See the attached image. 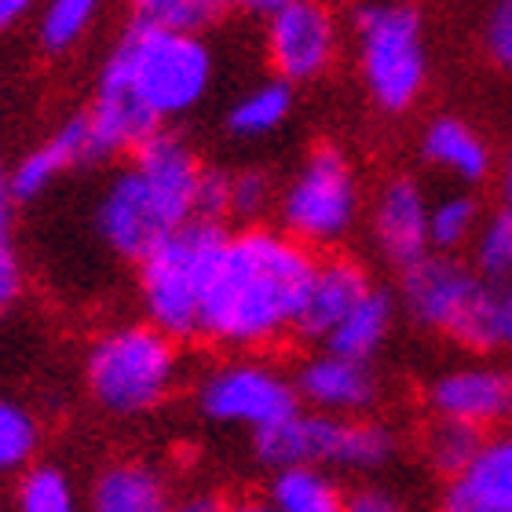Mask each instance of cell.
Listing matches in <instances>:
<instances>
[{
	"label": "cell",
	"mask_w": 512,
	"mask_h": 512,
	"mask_svg": "<svg viewBox=\"0 0 512 512\" xmlns=\"http://www.w3.org/2000/svg\"><path fill=\"white\" fill-rule=\"evenodd\" d=\"M315 249L282 227L246 224L216 253L202 308V337L227 352H264L297 333L315 278Z\"/></svg>",
	"instance_id": "obj_1"
},
{
	"label": "cell",
	"mask_w": 512,
	"mask_h": 512,
	"mask_svg": "<svg viewBox=\"0 0 512 512\" xmlns=\"http://www.w3.org/2000/svg\"><path fill=\"white\" fill-rule=\"evenodd\" d=\"M202 158L187 136L158 128L132 150V161L114 172L96 202L99 242L121 260L139 264L172 231L198 216Z\"/></svg>",
	"instance_id": "obj_2"
},
{
	"label": "cell",
	"mask_w": 512,
	"mask_h": 512,
	"mask_svg": "<svg viewBox=\"0 0 512 512\" xmlns=\"http://www.w3.org/2000/svg\"><path fill=\"white\" fill-rule=\"evenodd\" d=\"M103 74L132 88L139 103L165 125L202 107L213 88L216 59L202 30L136 19L107 55Z\"/></svg>",
	"instance_id": "obj_3"
},
{
	"label": "cell",
	"mask_w": 512,
	"mask_h": 512,
	"mask_svg": "<svg viewBox=\"0 0 512 512\" xmlns=\"http://www.w3.org/2000/svg\"><path fill=\"white\" fill-rule=\"evenodd\" d=\"M183 377L180 341L154 322H121L92 341L85 355V384L103 414L132 421L154 414Z\"/></svg>",
	"instance_id": "obj_4"
},
{
	"label": "cell",
	"mask_w": 512,
	"mask_h": 512,
	"mask_svg": "<svg viewBox=\"0 0 512 512\" xmlns=\"http://www.w3.org/2000/svg\"><path fill=\"white\" fill-rule=\"evenodd\" d=\"M399 454V439L384 421L374 417H337L319 410H297L275 425L253 432V458L264 469L286 465H322L330 472H370L388 469Z\"/></svg>",
	"instance_id": "obj_5"
},
{
	"label": "cell",
	"mask_w": 512,
	"mask_h": 512,
	"mask_svg": "<svg viewBox=\"0 0 512 512\" xmlns=\"http://www.w3.org/2000/svg\"><path fill=\"white\" fill-rule=\"evenodd\" d=\"M355 63L381 114H406L428 85L425 19L410 0H359L352 11Z\"/></svg>",
	"instance_id": "obj_6"
},
{
	"label": "cell",
	"mask_w": 512,
	"mask_h": 512,
	"mask_svg": "<svg viewBox=\"0 0 512 512\" xmlns=\"http://www.w3.org/2000/svg\"><path fill=\"white\" fill-rule=\"evenodd\" d=\"M224 238L227 231L220 227V220L194 216L191 224L172 231L139 260L136 286L147 322H154L176 341L202 337L205 289Z\"/></svg>",
	"instance_id": "obj_7"
},
{
	"label": "cell",
	"mask_w": 512,
	"mask_h": 512,
	"mask_svg": "<svg viewBox=\"0 0 512 512\" xmlns=\"http://www.w3.org/2000/svg\"><path fill=\"white\" fill-rule=\"evenodd\" d=\"M403 311L469 352H494V282L454 253H425L399 278Z\"/></svg>",
	"instance_id": "obj_8"
},
{
	"label": "cell",
	"mask_w": 512,
	"mask_h": 512,
	"mask_svg": "<svg viewBox=\"0 0 512 512\" xmlns=\"http://www.w3.org/2000/svg\"><path fill=\"white\" fill-rule=\"evenodd\" d=\"M275 209L278 227L308 249L341 246L363 213V187L352 158L333 143L311 147L278 191Z\"/></svg>",
	"instance_id": "obj_9"
},
{
	"label": "cell",
	"mask_w": 512,
	"mask_h": 512,
	"mask_svg": "<svg viewBox=\"0 0 512 512\" xmlns=\"http://www.w3.org/2000/svg\"><path fill=\"white\" fill-rule=\"evenodd\" d=\"M194 403H198V414L213 425L260 432L282 417L297 414L300 395L293 374H286L282 366L260 359L256 352H238L213 363L198 377Z\"/></svg>",
	"instance_id": "obj_10"
},
{
	"label": "cell",
	"mask_w": 512,
	"mask_h": 512,
	"mask_svg": "<svg viewBox=\"0 0 512 512\" xmlns=\"http://www.w3.org/2000/svg\"><path fill=\"white\" fill-rule=\"evenodd\" d=\"M264 55L275 77L311 85L333 70L341 55V19L326 0H297L267 15Z\"/></svg>",
	"instance_id": "obj_11"
},
{
	"label": "cell",
	"mask_w": 512,
	"mask_h": 512,
	"mask_svg": "<svg viewBox=\"0 0 512 512\" xmlns=\"http://www.w3.org/2000/svg\"><path fill=\"white\" fill-rule=\"evenodd\" d=\"M425 403L432 417L465 421L483 432L505 428L512 425V366L487 359L447 366L428 381Z\"/></svg>",
	"instance_id": "obj_12"
},
{
	"label": "cell",
	"mask_w": 512,
	"mask_h": 512,
	"mask_svg": "<svg viewBox=\"0 0 512 512\" xmlns=\"http://www.w3.org/2000/svg\"><path fill=\"white\" fill-rule=\"evenodd\" d=\"M293 384H297L300 403L308 406V410L337 417L374 414L384 395L381 374L374 370V363L330 352V348L308 355L293 370Z\"/></svg>",
	"instance_id": "obj_13"
},
{
	"label": "cell",
	"mask_w": 512,
	"mask_h": 512,
	"mask_svg": "<svg viewBox=\"0 0 512 512\" xmlns=\"http://www.w3.org/2000/svg\"><path fill=\"white\" fill-rule=\"evenodd\" d=\"M428 213H432V202L414 176H392L377 191L374 209H370V238L392 267L403 271L425 253H432Z\"/></svg>",
	"instance_id": "obj_14"
},
{
	"label": "cell",
	"mask_w": 512,
	"mask_h": 512,
	"mask_svg": "<svg viewBox=\"0 0 512 512\" xmlns=\"http://www.w3.org/2000/svg\"><path fill=\"white\" fill-rule=\"evenodd\" d=\"M439 512H512V432L483 439L469 465L447 480Z\"/></svg>",
	"instance_id": "obj_15"
},
{
	"label": "cell",
	"mask_w": 512,
	"mask_h": 512,
	"mask_svg": "<svg viewBox=\"0 0 512 512\" xmlns=\"http://www.w3.org/2000/svg\"><path fill=\"white\" fill-rule=\"evenodd\" d=\"M370 289H374V282L366 275V267L359 264V260H352V256L319 260L308 297H304V308H300L297 333L304 341L322 344L333 333V326H337Z\"/></svg>",
	"instance_id": "obj_16"
},
{
	"label": "cell",
	"mask_w": 512,
	"mask_h": 512,
	"mask_svg": "<svg viewBox=\"0 0 512 512\" xmlns=\"http://www.w3.org/2000/svg\"><path fill=\"white\" fill-rule=\"evenodd\" d=\"M172 505L165 472L143 458L110 461L88 487V512H172Z\"/></svg>",
	"instance_id": "obj_17"
},
{
	"label": "cell",
	"mask_w": 512,
	"mask_h": 512,
	"mask_svg": "<svg viewBox=\"0 0 512 512\" xmlns=\"http://www.w3.org/2000/svg\"><path fill=\"white\" fill-rule=\"evenodd\" d=\"M421 158L432 165V169L447 172L458 183H483L494 169V154L487 147V139L469 125V121L454 118V114H443V118H432L421 132Z\"/></svg>",
	"instance_id": "obj_18"
},
{
	"label": "cell",
	"mask_w": 512,
	"mask_h": 512,
	"mask_svg": "<svg viewBox=\"0 0 512 512\" xmlns=\"http://www.w3.org/2000/svg\"><path fill=\"white\" fill-rule=\"evenodd\" d=\"M392 326H395V297L374 286L337 326H333V333L322 344H326L330 352L374 363L377 352H381L384 344H388V337H392Z\"/></svg>",
	"instance_id": "obj_19"
},
{
	"label": "cell",
	"mask_w": 512,
	"mask_h": 512,
	"mask_svg": "<svg viewBox=\"0 0 512 512\" xmlns=\"http://www.w3.org/2000/svg\"><path fill=\"white\" fill-rule=\"evenodd\" d=\"M267 502L278 512H344L348 494L322 465H286L271 476Z\"/></svg>",
	"instance_id": "obj_20"
},
{
	"label": "cell",
	"mask_w": 512,
	"mask_h": 512,
	"mask_svg": "<svg viewBox=\"0 0 512 512\" xmlns=\"http://www.w3.org/2000/svg\"><path fill=\"white\" fill-rule=\"evenodd\" d=\"M293 88L297 85H289L282 77H271L264 85L246 88V92L227 107V118H224L227 132L235 139L275 136L278 128L289 121V114H293V103H297Z\"/></svg>",
	"instance_id": "obj_21"
},
{
	"label": "cell",
	"mask_w": 512,
	"mask_h": 512,
	"mask_svg": "<svg viewBox=\"0 0 512 512\" xmlns=\"http://www.w3.org/2000/svg\"><path fill=\"white\" fill-rule=\"evenodd\" d=\"M70 169H74V161H70V154L63 150V143L55 136H48L33 150H26V154L8 169L11 202L15 205L37 202V198H44V194L52 191V183Z\"/></svg>",
	"instance_id": "obj_22"
},
{
	"label": "cell",
	"mask_w": 512,
	"mask_h": 512,
	"mask_svg": "<svg viewBox=\"0 0 512 512\" xmlns=\"http://www.w3.org/2000/svg\"><path fill=\"white\" fill-rule=\"evenodd\" d=\"M483 439H487L483 428H472L465 421H450V417H432L421 450H425L428 469L439 472L443 480H450V476H458L469 465L472 454L483 447Z\"/></svg>",
	"instance_id": "obj_23"
},
{
	"label": "cell",
	"mask_w": 512,
	"mask_h": 512,
	"mask_svg": "<svg viewBox=\"0 0 512 512\" xmlns=\"http://www.w3.org/2000/svg\"><path fill=\"white\" fill-rule=\"evenodd\" d=\"M37 450H41V421L33 417L30 406L0 395V480L30 469Z\"/></svg>",
	"instance_id": "obj_24"
},
{
	"label": "cell",
	"mask_w": 512,
	"mask_h": 512,
	"mask_svg": "<svg viewBox=\"0 0 512 512\" xmlns=\"http://www.w3.org/2000/svg\"><path fill=\"white\" fill-rule=\"evenodd\" d=\"M483 224V209L469 191L443 194L439 202H432L428 213V238L436 253H458V249L472 246V238Z\"/></svg>",
	"instance_id": "obj_25"
},
{
	"label": "cell",
	"mask_w": 512,
	"mask_h": 512,
	"mask_svg": "<svg viewBox=\"0 0 512 512\" xmlns=\"http://www.w3.org/2000/svg\"><path fill=\"white\" fill-rule=\"evenodd\" d=\"M103 0H48L37 19V41L48 55H63L81 44L99 19Z\"/></svg>",
	"instance_id": "obj_26"
},
{
	"label": "cell",
	"mask_w": 512,
	"mask_h": 512,
	"mask_svg": "<svg viewBox=\"0 0 512 512\" xmlns=\"http://www.w3.org/2000/svg\"><path fill=\"white\" fill-rule=\"evenodd\" d=\"M15 512H85L74 480L59 465H30L15 480Z\"/></svg>",
	"instance_id": "obj_27"
},
{
	"label": "cell",
	"mask_w": 512,
	"mask_h": 512,
	"mask_svg": "<svg viewBox=\"0 0 512 512\" xmlns=\"http://www.w3.org/2000/svg\"><path fill=\"white\" fill-rule=\"evenodd\" d=\"M472 267L487 282H509L512 278V205L502 202L491 216H483L480 231L472 238Z\"/></svg>",
	"instance_id": "obj_28"
},
{
	"label": "cell",
	"mask_w": 512,
	"mask_h": 512,
	"mask_svg": "<svg viewBox=\"0 0 512 512\" xmlns=\"http://www.w3.org/2000/svg\"><path fill=\"white\" fill-rule=\"evenodd\" d=\"M275 205H278L275 180L264 169L231 172V209H227V216H235L242 224H260Z\"/></svg>",
	"instance_id": "obj_29"
},
{
	"label": "cell",
	"mask_w": 512,
	"mask_h": 512,
	"mask_svg": "<svg viewBox=\"0 0 512 512\" xmlns=\"http://www.w3.org/2000/svg\"><path fill=\"white\" fill-rule=\"evenodd\" d=\"M128 8L136 19L183 26V30H202L216 15H224L216 8V0H128Z\"/></svg>",
	"instance_id": "obj_30"
},
{
	"label": "cell",
	"mask_w": 512,
	"mask_h": 512,
	"mask_svg": "<svg viewBox=\"0 0 512 512\" xmlns=\"http://www.w3.org/2000/svg\"><path fill=\"white\" fill-rule=\"evenodd\" d=\"M26 289V271H22V256L11 242V202L0 205V315H8L22 300Z\"/></svg>",
	"instance_id": "obj_31"
},
{
	"label": "cell",
	"mask_w": 512,
	"mask_h": 512,
	"mask_svg": "<svg viewBox=\"0 0 512 512\" xmlns=\"http://www.w3.org/2000/svg\"><path fill=\"white\" fill-rule=\"evenodd\" d=\"M483 48L491 63L512 74V0H494L483 22Z\"/></svg>",
	"instance_id": "obj_32"
},
{
	"label": "cell",
	"mask_w": 512,
	"mask_h": 512,
	"mask_svg": "<svg viewBox=\"0 0 512 512\" xmlns=\"http://www.w3.org/2000/svg\"><path fill=\"white\" fill-rule=\"evenodd\" d=\"M227 209H231V172L205 165L202 183H198V216H205V220H224Z\"/></svg>",
	"instance_id": "obj_33"
},
{
	"label": "cell",
	"mask_w": 512,
	"mask_h": 512,
	"mask_svg": "<svg viewBox=\"0 0 512 512\" xmlns=\"http://www.w3.org/2000/svg\"><path fill=\"white\" fill-rule=\"evenodd\" d=\"M512 355V278L494 286V352Z\"/></svg>",
	"instance_id": "obj_34"
},
{
	"label": "cell",
	"mask_w": 512,
	"mask_h": 512,
	"mask_svg": "<svg viewBox=\"0 0 512 512\" xmlns=\"http://www.w3.org/2000/svg\"><path fill=\"white\" fill-rule=\"evenodd\" d=\"M344 512H403L399 498L388 487H359L355 494H348V509Z\"/></svg>",
	"instance_id": "obj_35"
},
{
	"label": "cell",
	"mask_w": 512,
	"mask_h": 512,
	"mask_svg": "<svg viewBox=\"0 0 512 512\" xmlns=\"http://www.w3.org/2000/svg\"><path fill=\"white\" fill-rule=\"evenodd\" d=\"M33 8H37V0H0V33L15 30L22 19H30Z\"/></svg>",
	"instance_id": "obj_36"
},
{
	"label": "cell",
	"mask_w": 512,
	"mask_h": 512,
	"mask_svg": "<svg viewBox=\"0 0 512 512\" xmlns=\"http://www.w3.org/2000/svg\"><path fill=\"white\" fill-rule=\"evenodd\" d=\"M220 509H224V502L216 494H205V491L187 494V498H180V502L172 505V512H220Z\"/></svg>",
	"instance_id": "obj_37"
},
{
	"label": "cell",
	"mask_w": 512,
	"mask_h": 512,
	"mask_svg": "<svg viewBox=\"0 0 512 512\" xmlns=\"http://www.w3.org/2000/svg\"><path fill=\"white\" fill-rule=\"evenodd\" d=\"M220 512H278L267 498H235V502H224Z\"/></svg>",
	"instance_id": "obj_38"
},
{
	"label": "cell",
	"mask_w": 512,
	"mask_h": 512,
	"mask_svg": "<svg viewBox=\"0 0 512 512\" xmlns=\"http://www.w3.org/2000/svg\"><path fill=\"white\" fill-rule=\"evenodd\" d=\"M286 4H297V0H242V8H249V11H256V15H271V11H278V8H286Z\"/></svg>",
	"instance_id": "obj_39"
},
{
	"label": "cell",
	"mask_w": 512,
	"mask_h": 512,
	"mask_svg": "<svg viewBox=\"0 0 512 512\" xmlns=\"http://www.w3.org/2000/svg\"><path fill=\"white\" fill-rule=\"evenodd\" d=\"M502 202H509L512 205V150H509V158H505V165H502Z\"/></svg>",
	"instance_id": "obj_40"
},
{
	"label": "cell",
	"mask_w": 512,
	"mask_h": 512,
	"mask_svg": "<svg viewBox=\"0 0 512 512\" xmlns=\"http://www.w3.org/2000/svg\"><path fill=\"white\" fill-rule=\"evenodd\" d=\"M11 202V194H8V169L0 165V205H8ZM15 205V202H11Z\"/></svg>",
	"instance_id": "obj_41"
},
{
	"label": "cell",
	"mask_w": 512,
	"mask_h": 512,
	"mask_svg": "<svg viewBox=\"0 0 512 512\" xmlns=\"http://www.w3.org/2000/svg\"><path fill=\"white\" fill-rule=\"evenodd\" d=\"M231 4H242V0H216V8H220V11H227Z\"/></svg>",
	"instance_id": "obj_42"
},
{
	"label": "cell",
	"mask_w": 512,
	"mask_h": 512,
	"mask_svg": "<svg viewBox=\"0 0 512 512\" xmlns=\"http://www.w3.org/2000/svg\"><path fill=\"white\" fill-rule=\"evenodd\" d=\"M0 512H4V509H0Z\"/></svg>",
	"instance_id": "obj_43"
}]
</instances>
